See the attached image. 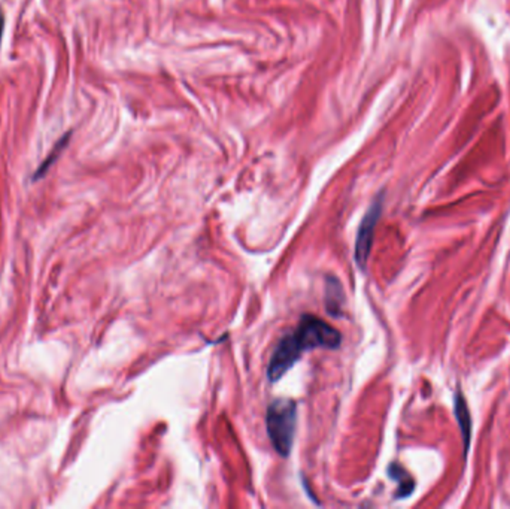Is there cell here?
<instances>
[{
  "label": "cell",
  "instance_id": "6",
  "mask_svg": "<svg viewBox=\"0 0 510 509\" xmlns=\"http://www.w3.org/2000/svg\"><path fill=\"white\" fill-rule=\"evenodd\" d=\"M388 472H389V476H391L393 480H396L398 483V486H400V491L397 493L398 498H406V496L412 495L415 484H413V480L408 475L406 471H404L398 465H391V466H389Z\"/></svg>",
  "mask_w": 510,
  "mask_h": 509
},
{
  "label": "cell",
  "instance_id": "4",
  "mask_svg": "<svg viewBox=\"0 0 510 509\" xmlns=\"http://www.w3.org/2000/svg\"><path fill=\"white\" fill-rule=\"evenodd\" d=\"M454 414H455L457 423L461 430L464 450H466V453H467L470 448V441H472V415H470L467 400L461 392H455V396H454Z\"/></svg>",
  "mask_w": 510,
  "mask_h": 509
},
{
  "label": "cell",
  "instance_id": "7",
  "mask_svg": "<svg viewBox=\"0 0 510 509\" xmlns=\"http://www.w3.org/2000/svg\"><path fill=\"white\" fill-rule=\"evenodd\" d=\"M69 139V134H66V136L63 138V141L62 142H60V144H57V146L54 148V151L50 154V157H48V160H45L42 164H40V168H39V171H38V176L39 175H42L45 171H48V168H50V164L55 160V157H57V154H60V151H62V149L65 148V144H66V141Z\"/></svg>",
  "mask_w": 510,
  "mask_h": 509
},
{
  "label": "cell",
  "instance_id": "3",
  "mask_svg": "<svg viewBox=\"0 0 510 509\" xmlns=\"http://www.w3.org/2000/svg\"><path fill=\"white\" fill-rule=\"evenodd\" d=\"M382 194L371 203L369 211L366 213L362 224H359V229L357 233V242H355V260L359 269H366L370 250L373 244V235L374 229H376L378 220L382 213Z\"/></svg>",
  "mask_w": 510,
  "mask_h": 509
},
{
  "label": "cell",
  "instance_id": "5",
  "mask_svg": "<svg viewBox=\"0 0 510 509\" xmlns=\"http://www.w3.org/2000/svg\"><path fill=\"white\" fill-rule=\"evenodd\" d=\"M344 296L342 290V284L337 278L328 277L327 278V296H325V304L327 309L332 316H339L343 308Z\"/></svg>",
  "mask_w": 510,
  "mask_h": 509
},
{
  "label": "cell",
  "instance_id": "8",
  "mask_svg": "<svg viewBox=\"0 0 510 509\" xmlns=\"http://www.w3.org/2000/svg\"><path fill=\"white\" fill-rule=\"evenodd\" d=\"M4 26H5L4 15H2V12H0V41H2V35H4Z\"/></svg>",
  "mask_w": 510,
  "mask_h": 509
},
{
  "label": "cell",
  "instance_id": "1",
  "mask_svg": "<svg viewBox=\"0 0 510 509\" xmlns=\"http://www.w3.org/2000/svg\"><path fill=\"white\" fill-rule=\"evenodd\" d=\"M340 341V333L327 321L313 316L302 317L295 331L283 336L276 345L267 368L268 380L279 381L300 360L302 353L315 348L336 350Z\"/></svg>",
  "mask_w": 510,
  "mask_h": 509
},
{
  "label": "cell",
  "instance_id": "2",
  "mask_svg": "<svg viewBox=\"0 0 510 509\" xmlns=\"http://www.w3.org/2000/svg\"><path fill=\"white\" fill-rule=\"evenodd\" d=\"M266 423L270 442L278 454L287 457L291 453L294 442L297 423L295 402L291 399H278L270 403L266 414Z\"/></svg>",
  "mask_w": 510,
  "mask_h": 509
}]
</instances>
